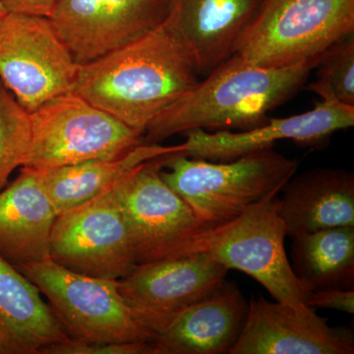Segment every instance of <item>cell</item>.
I'll use <instances>...</instances> for the list:
<instances>
[{"mask_svg":"<svg viewBox=\"0 0 354 354\" xmlns=\"http://www.w3.org/2000/svg\"><path fill=\"white\" fill-rule=\"evenodd\" d=\"M189 46L171 16L145 36L79 65L72 93L143 134L199 81Z\"/></svg>","mask_w":354,"mask_h":354,"instance_id":"6da1fadb","label":"cell"},{"mask_svg":"<svg viewBox=\"0 0 354 354\" xmlns=\"http://www.w3.org/2000/svg\"><path fill=\"white\" fill-rule=\"evenodd\" d=\"M322 57L266 68L234 55L158 114L147 127L143 143L158 144L192 129L244 131L259 127L270 120L269 111L304 87Z\"/></svg>","mask_w":354,"mask_h":354,"instance_id":"7a4b0ae2","label":"cell"},{"mask_svg":"<svg viewBox=\"0 0 354 354\" xmlns=\"http://www.w3.org/2000/svg\"><path fill=\"white\" fill-rule=\"evenodd\" d=\"M286 236L285 223L279 216V199L274 195L253 204L232 220L196 228L177 242L169 258L206 254L228 270L250 276L276 301L306 306L312 290L291 268L286 252Z\"/></svg>","mask_w":354,"mask_h":354,"instance_id":"3957f363","label":"cell"},{"mask_svg":"<svg viewBox=\"0 0 354 354\" xmlns=\"http://www.w3.org/2000/svg\"><path fill=\"white\" fill-rule=\"evenodd\" d=\"M297 160L272 149L230 162L167 157L160 176L190 207L202 225L232 220L266 198L279 195L297 171Z\"/></svg>","mask_w":354,"mask_h":354,"instance_id":"277c9868","label":"cell"},{"mask_svg":"<svg viewBox=\"0 0 354 354\" xmlns=\"http://www.w3.org/2000/svg\"><path fill=\"white\" fill-rule=\"evenodd\" d=\"M353 32L354 0H265L234 55L281 68L322 57Z\"/></svg>","mask_w":354,"mask_h":354,"instance_id":"5b68a950","label":"cell"},{"mask_svg":"<svg viewBox=\"0 0 354 354\" xmlns=\"http://www.w3.org/2000/svg\"><path fill=\"white\" fill-rule=\"evenodd\" d=\"M30 120L22 167L39 171L118 158L143 143V134L72 92L44 102Z\"/></svg>","mask_w":354,"mask_h":354,"instance_id":"8992f818","label":"cell"},{"mask_svg":"<svg viewBox=\"0 0 354 354\" xmlns=\"http://www.w3.org/2000/svg\"><path fill=\"white\" fill-rule=\"evenodd\" d=\"M48 300L70 339L85 342H151L121 297L118 279L69 271L53 260L15 266Z\"/></svg>","mask_w":354,"mask_h":354,"instance_id":"52a82bcc","label":"cell"},{"mask_svg":"<svg viewBox=\"0 0 354 354\" xmlns=\"http://www.w3.org/2000/svg\"><path fill=\"white\" fill-rule=\"evenodd\" d=\"M78 67L50 18L7 12L0 20V80L28 113L71 92Z\"/></svg>","mask_w":354,"mask_h":354,"instance_id":"ba28073f","label":"cell"},{"mask_svg":"<svg viewBox=\"0 0 354 354\" xmlns=\"http://www.w3.org/2000/svg\"><path fill=\"white\" fill-rule=\"evenodd\" d=\"M50 259L69 271L120 279L137 264L114 185L58 214L51 230Z\"/></svg>","mask_w":354,"mask_h":354,"instance_id":"9c48e42d","label":"cell"},{"mask_svg":"<svg viewBox=\"0 0 354 354\" xmlns=\"http://www.w3.org/2000/svg\"><path fill=\"white\" fill-rule=\"evenodd\" d=\"M171 0H57L48 16L78 65L133 43L162 24Z\"/></svg>","mask_w":354,"mask_h":354,"instance_id":"30bf717a","label":"cell"},{"mask_svg":"<svg viewBox=\"0 0 354 354\" xmlns=\"http://www.w3.org/2000/svg\"><path fill=\"white\" fill-rule=\"evenodd\" d=\"M228 271L206 254L140 263L118 279V290L153 337L177 314L218 290Z\"/></svg>","mask_w":354,"mask_h":354,"instance_id":"8fae6325","label":"cell"},{"mask_svg":"<svg viewBox=\"0 0 354 354\" xmlns=\"http://www.w3.org/2000/svg\"><path fill=\"white\" fill-rule=\"evenodd\" d=\"M171 155L144 162L114 185L137 264L167 259L177 242L202 225L160 176Z\"/></svg>","mask_w":354,"mask_h":354,"instance_id":"7c38bea8","label":"cell"},{"mask_svg":"<svg viewBox=\"0 0 354 354\" xmlns=\"http://www.w3.org/2000/svg\"><path fill=\"white\" fill-rule=\"evenodd\" d=\"M354 125V106L335 100H321L315 108L297 115L270 118L244 131H186L184 155L211 162H230L247 153L272 149L276 142L292 140L304 147H319L334 133Z\"/></svg>","mask_w":354,"mask_h":354,"instance_id":"4fadbf2b","label":"cell"},{"mask_svg":"<svg viewBox=\"0 0 354 354\" xmlns=\"http://www.w3.org/2000/svg\"><path fill=\"white\" fill-rule=\"evenodd\" d=\"M353 335L309 306L253 298L230 354H353Z\"/></svg>","mask_w":354,"mask_h":354,"instance_id":"5bb4252c","label":"cell"},{"mask_svg":"<svg viewBox=\"0 0 354 354\" xmlns=\"http://www.w3.org/2000/svg\"><path fill=\"white\" fill-rule=\"evenodd\" d=\"M249 304L237 286L225 281L191 305L151 339L155 354H227L241 335Z\"/></svg>","mask_w":354,"mask_h":354,"instance_id":"9a60e30c","label":"cell"},{"mask_svg":"<svg viewBox=\"0 0 354 354\" xmlns=\"http://www.w3.org/2000/svg\"><path fill=\"white\" fill-rule=\"evenodd\" d=\"M57 215L43 171L21 167L0 190V256L14 266L50 258Z\"/></svg>","mask_w":354,"mask_h":354,"instance_id":"2e32d148","label":"cell"},{"mask_svg":"<svg viewBox=\"0 0 354 354\" xmlns=\"http://www.w3.org/2000/svg\"><path fill=\"white\" fill-rule=\"evenodd\" d=\"M265 0H171L169 16L208 75L236 53Z\"/></svg>","mask_w":354,"mask_h":354,"instance_id":"e0dca14e","label":"cell"},{"mask_svg":"<svg viewBox=\"0 0 354 354\" xmlns=\"http://www.w3.org/2000/svg\"><path fill=\"white\" fill-rule=\"evenodd\" d=\"M279 216L288 236L324 228L354 227V174L317 167L293 176L283 186Z\"/></svg>","mask_w":354,"mask_h":354,"instance_id":"ac0fdd59","label":"cell"},{"mask_svg":"<svg viewBox=\"0 0 354 354\" xmlns=\"http://www.w3.org/2000/svg\"><path fill=\"white\" fill-rule=\"evenodd\" d=\"M69 339L39 288L0 256V354H41Z\"/></svg>","mask_w":354,"mask_h":354,"instance_id":"d6986e66","label":"cell"},{"mask_svg":"<svg viewBox=\"0 0 354 354\" xmlns=\"http://www.w3.org/2000/svg\"><path fill=\"white\" fill-rule=\"evenodd\" d=\"M183 152V144L162 146L142 143L118 158H101L41 171L55 209L60 214L102 194L144 162Z\"/></svg>","mask_w":354,"mask_h":354,"instance_id":"ffe728a7","label":"cell"},{"mask_svg":"<svg viewBox=\"0 0 354 354\" xmlns=\"http://www.w3.org/2000/svg\"><path fill=\"white\" fill-rule=\"evenodd\" d=\"M292 239L291 268L310 290L353 288L354 227L324 228Z\"/></svg>","mask_w":354,"mask_h":354,"instance_id":"44dd1931","label":"cell"},{"mask_svg":"<svg viewBox=\"0 0 354 354\" xmlns=\"http://www.w3.org/2000/svg\"><path fill=\"white\" fill-rule=\"evenodd\" d=\"M31 139L30 113L0 80V190L24 165Z\"/></svg>","mask_w":354,"mask_h":354,"instance_id":"7402d4cb","label":"cell"},{"mask_svg":"<svg viewBox=\"0 0 354 354\" xmlns=\"http://www.w3.org/2000/svg\"><path fill=\"white\" fill-rule=\"evenodd\" d=\"M317 78L309 88L322 100H335L354 106V32L324 53Z\"/></svg>","mask_w":354,"mask_h":354,"instance_id":"603a6c76","label":"cell"},{"mask_svg":"<svg viewBox=\"0 0 354 354\" xmlns=\"http://www.w3.org/2000/svg\"><path fill=\"white\" fill-rule=\"evenodd\" d=\"M41 354H155L150 342H85L70 339L44 349Z\"/></svg>","mask_w":354,"mask_h":354,"instance_id":"cb8c5ba5","label":"cell"},{"mask_svg":"<svg viewBox=\"0 0 354 354\" xmlns=\"http://www.w3.org/2000/svg\"><path fill=\"white\" fill-rule=\"evenodd\" d=\"M306 305L313 309L327 308L353 314V288H325L313 290L307 300Z\"/></svg>","mask_w":354,"mask_h":354,"instance_id":"d4e9b609","label":"cell"},{"mask_svg":"<svg viewBox=\"0 0 354 354\" xmlns=\"http://www.w3.org/2000/svg\"><path fill=\"white\" fill-rule=\"evenodd\" d=\"M57 0H0L8 12L48 17Z\"/></svg>","mask_w":354,"mask_h":354,"instance_id":"484cf974","label":"cell"},{"mask_svg":"<svg viewBox=\"0 0 354 354\" xmlns=\"http://www.w3.org/2000/svg\"><path fill=\"white\" fill-rule=\"evenodd\" d=\"M7 12H8V11L6 10V8L3 6V4L0 2V20H1L2 18L6 15Z\"/></svg>","mask_w":354,"mask_h":354,"instance_id":"4316f807","label":"cell"}]
</instances>
